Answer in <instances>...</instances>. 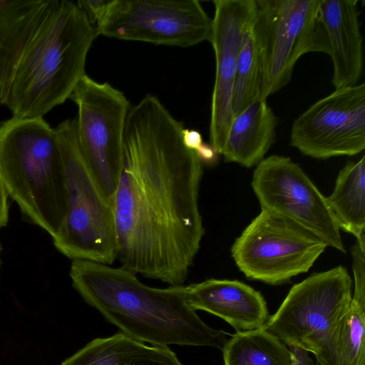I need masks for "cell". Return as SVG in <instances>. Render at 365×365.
<instances>
[{"mask_svg": "<svg viewBox=\"0 0 365 365\" xmlns=\"http://www.w3.org/2000/svg\"><path fill=\"white\" fill-rule=\"evenodd\" d=\"M183 129L155 96L130 107L112 201L120 267L170 286L184 284L205 233L203 163Z\"/></svg>", "mask_w": 365, "mask_h": 365, "instance_id": "obj_1", "label": "cell"}, {"mask_svg": "<svg viewBox=\"0 0 365 365\" xmlns=\"http://www.w3.org/2000/svg\"><path fill=\"white\" fill-rule=\"evenodd\" d=\"M69 275L82 299L120 331L153 346L222 350L229 334L206 324L187 300V286L155 288L122 267L72 260Z\"/></svg>", "mask_w": 365, "mask_h": 365, "instance_id": "obj_2", "label": "cell"}, {"mask_svg": "<svg viewBox=\"0 0 365 365\" xmlns=\"http://www.w3.org/2000/svg\"><path fill=\"white\" fill-rule=\"evenodd\" d=\"M98 36L76 3L48 0L15 70L4 106L14 117H43L69 98Z\"/></svg>", "mask_w": 365, "mask_h": 365, "instance_id": "obj_3", "label": "cell"}, {"mask_svg": "<svg viewBox=\"0 0 365 365\" xmlns=\"http://www.w3.org/2000/svg\"><path fill=\"white\" fill-rule=\"evenodd\" d=\"M0 175L21 212L53 238L66 213V177L54 128L43 117L1 123Z\"/></svg>", "mask_w": 365, "mask_h": 365, "instance_id": "obj_4", "label": "cell"}, {"mask_svg": "<svg viewBox=\"0 0 365 365\" xmlns=\"http://www.w3.org/2000/svg\"><path fill=\"white\" fill-rule=\"evenodd\" d=\"M63 163L66 213L52 238L56 250L71 259L111 265L118 244L113 206L101 194L81 155L76 118L54 128Z\"/></svg>", "mask_w": 365, "mask_h": 365, "instance_id": "obj_5", "label": "cell"}, {"mask_svg": "<svg viewBox=\"0 0 365 365\" xmlns=\"http://www.w3.org/2000/svg\"><path fill=\"white\" fill-rule=\"evenodd\" d=\"M320 0H256L253 31L262 69L260 98L291 80L298 59L310 52L329 55V43L319 15Z\"/></svg>", "mask_w": 365, "mask_h": 365, "instance_id": "obj_6", "label": "cell"}, {"mask_svg": "<svg viewBox=\"0 0 365 365\" xmlns=\"http://www.w3.org/2000/svg\"><path fill=\"white\" fill-rule=\"evenodd\" d=\"M351 285L342 266L312 274L291 288L262 328L289 347L317 356L329 344L349 309Z\"/></svg>", "mask_w": 365, "mask_h": 365, "instance_id": "obj_7", "label": "cell"}, {"mask_svg": "<svg viewBox=\"0 0 365 365\" xmlns=\"http://www.w3.org/2000/svg\"><path fill=\"white\" fill-rule=\"evenodd\" d=\"M69 98L78 107L75 118L81 155L100 192L112 205L123 165L130 103L122 91L86 74Z\"/></svg>", "mask_w": 365, "mask_h": 365, "instance_id": "obj_8", "label": "cell"}, {"mask_svg": "<svg viewBox=\"0 0 365 365\" xmlns=\"http://www.w3.org/2000/svg\"><path fill=\"white\" fill-rule=\"evenodd\" d=\"M327 247L293 220L261 209L235 240L231 255L248 279L277 285L307 272Z\"/></svg>", "mask_w": 365, "mask_h": 365, "instance_id": "obj_9", "label": "cell"}, {"mask_svg": "<svg viewBox=\"0 0 365 365\" xmlns=\"http://www.w3.org/2000/svg\"><path fill=\"white\" fill-rule=\"evenodd\" d=\"M212 19L197 0H113L98 35L190 47L209 41Z\"/></svg>", "mask_w": 365, "mask_h": 365, "instance_id": "obj_10", "label": "cell"}, {"mask_svg": "<svg viewBox=\"0 0 365 365\" xmlns=\"http://www.w3.org/2000/svg\"><path fill=\"white\" fill-rule=\"evenodd\" d=\"M261 209L282 215L346 252L340 228L324 196L289 157L272 155L256 165L251 183Z\"/></svg>", "mask_w": 365, "mask_h": 365, "instance_id": "obj_11", "label": "cell"}, {"mask_svg": "<svg viewBox=\"0 0 365 365\" xmlns=\"http://www.w3.org/2000/svg\"><path fill=\"white\" fill-rule=\"evenodd\" d=\"M290 145L316 159L352 156L365 148V83L335 89L294 121Z\"/></svg>", "mask_w": 365, "mask_h": 365, "instance_id": "obj_12", "label": "cell"}, {"mask_svg": "<svg viewBox=\"0 0 365 365\" xmlns=\"http://www.w3.org/2000/svg\"><path fill=\"white\" fill-rule=\"evenodd\" d=\"M211 43L215 78L211 101L210 144L221 153L233 119L232 90L242 38L253 25L256 0H215Z\"/></svg>", "mask_w": 365, "mask_h": 365, "instance_id": "obj_13", "label": "cell"}, {"mask_svg": "<svg viewBox=\"0 0 365 365\" xmlns=\"http://www.w3.org/2000/svg\"><path fill=\"white\" fill-rule=\"evenodd\" d=\"M190 306L217 316L237 331L262 328L269 319L262 294L238 280L209 279L187 286Z\"/></svg>", "mask_w": 365, "mask_h": 365, "instance_id": "obj_14", "label": "cell"}, {"mask_svg": "<svg viewBox=\"0 0 365 365\" xmlns=\"http://www.w3.org/2000/svg\"><path fill=\"white\" fill-rule=\"evenodd\" d=\"M358 0H320L319 15L326 29L333 63L335 89L356 85L363 70V37Z\"/></svg>", "mask_w": 365, "mask_h": 365, "instance_id": "obj_15", "label": "cell"}, {"mask_svg": "<svg viewBox=\"0 0 365 365\" xmlns=\"http://www.w3.org/2000/svg\"><path fill=\"white\" fill-rule=\"evenodd\" d=\"M277 123L267 100L253 102L233 118L220 155L226 162L257 165L275 142Z\"/></svg>", "mask_w": 365, "mask_h": 365, "instance_id": "obj_16", "label": "cell"}, {"mask_svg": "<svg viewBox=\"0 0 365 365\" xmlns=\"http://www.w3.org/2000/svg\"><path fill=\"white\" fill-rule=\"evenodd\" d=\"M48 0H0V105L4 106L15 70Z\"/></svg>", "mask_w": 365, "mask_h": 365, "instance_id": "obj_17", "label": "cell"}, {"mask_svg": "<svg viewBox=\"0 0 365 365\" xmlns=\"http://www.w3.org/2000/svg\"><path fill=\"white\" fill-rule=\"evenodd\" d=\"M61 365H183L168 346L147 345L121 331L96 338Z\"/></svg>", "mask_w": 365, "mask_h": 365, "instance_id": "obj_18", "label": "cell"}, {"mask_svg": "<svg viewBox=\"0 0 365 365\" xmlns=\"http://www.w3.org/2000/svg\"><path fill=\"white\" fill-rule=\"evenodd\" d=\"M327 200L339 228L365 243V156L340 170Z\"/></svg>", "mask_w": 365, "mask_h": 365, "instance_id": "obj_19", "label": "cell"}, {"mask_svg": "<svg viewBox=\"0 0 365 365\" xmlns=\"http://www.w3.org/2000/svg\"><path fill=\"white\" fill-rule=\"evenodd\" d=\"M365 294H354L327 347L315 356L320 365H365Z\"/></svg>", "mask_w": 365, "mask_h": 365, "instance_id": "obj_20", "label": "cell"}, {"mask_svg": "<svg viewBox=\"0 0 365 365\" xmlns=\"http://www.w3.org/2000/svg\"><path fill=\"white\" fill-rule=\"evenodd\" d=\"M222 351L225 365H293L291 349L263 328L237 331Z\"/></svg>", "mask_w": 365, "mask_h": 365, "instance_id": "obj_21", "label": "cell"}, {"mask_svg": "<svg viewBox=\"0 0 365 365\" xmlns=\"http://www.w3.org/2000/svg\"><path fill=\"white\" fill-rule=\"evenodd\" d=\"M253 25L245 33L232 90L233 118L260 98L262 69Z\"/></svg>", "mask_w": 365, "mask_h": 365, "instance_id": "obj_22", "label": "cell"}, {"mask_svg": "<svg viewBox=\"0 0 365 365\" xmlns=\"http://www.w3.org/2000/svg\"><path fill=\"white\" fill-rule=\"evenodd\" d=\"M112 1L113 0H80L76 4L89 22L96 26L106 14Z\"/></svg>", "mask_w": 365, "mask_h": 365, "instance_id": "obj_23", "label": "cell"}, {"mask_svg": "<svg viewBox=\"0 0 365 365\" xmlns=\"http://www.w3.org/2000/svg\"><path fill=\"white\" fill-rule=\"evenodd\" d=\"M184 145L190 150L196 151L203 143L200 133L196 130L184 128L182 132Z\"/></svg>", "mask_w": 365, "mask_h": 365, "instance_id": "obj_24", "label": "cell"}, {"mask_svg": "<svg viewBox=\"0 0 365 365\" xmlns=\"http://www.w3.org/2000/svg\"><path fill=\"white\" fill-rule=\"evenodd\" d=\"M9 194L0 175V228L6 226L9 220Z\"/></svg>", "mask_w": 365, "mask_h": 365, "instance_id": "obj_25", "label": "cell"}, {"mask_svg": "<svg viewBox=\"0 0 365 365\" xmlns=\"http://www.w3.org/2000/svg\"><path fill=\"white\" fill-rule=\"evenodd\" d=\"M202 163H213L217 155V153L210 144L202 143V145L195 151Z\"/></svg>", "mask_w": 365, "mask_h": 365, "instance_id": "obj_26", "label": "cell"}, {"mask_svg": "<svg viewBox=\"0 0 365 365\" xmlns=\"http://www.w3.org/2000/svg\"><path fill=\"white\" fill-rule=\"evenodd\" d=\"M290 349L293 355V365H317L307 351L295 347Z\"/></svg>", "mask_w": 365, "mask_h": 365, "instance_id": "obj_27", "label": "cell"}, {"mask_svg": "<svg viewBox=\"0 0 365 365\" xmlns=\"http://www.w3.org/2000/svg\"><path fill=\"white\" fill-rule=\"evenodd\" d=\"M316 364H317V365H320V364H319V363H317V361H316Z\"/></svg>", "mask_w": 365, "mask_h": 365, "instance_id": "obj_28", "label": "cell"}, {"mask_svg": "<svg viewBox=\"0 0 365 365\" xmlns=\"http://www.w3.org/2000/svg\"><path fill=\"white\" fill-rule=\"evenodd\" d=\"M1 244H0V252H1Z\"/></svg>", "mask_w": 365, "mask_h": 365, "instance_id": "obj_29", "label": "cell"}]
</instances>
